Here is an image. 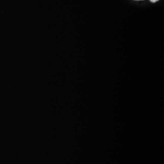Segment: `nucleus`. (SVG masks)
<instances>
[{
    "instance_id": "f257e3e1",
    "label": "nucleus",
    "mask_w": 164,
    "mask_h": 164,
    "mask_svg": "<svg viewBox=\"0 0 164 164\" xmlns=\"http://www.w3.org/2000/svg\"><path fill=\"white\" fill-rule=\"evenodd\" d=\"M150 2H153V3H155V2H157L159 1V0H150Z\"/></svg>"
}]
</instances>
